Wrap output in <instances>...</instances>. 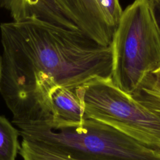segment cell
<instances>
[{
  "mask_svg": "<svg viewBox=\"0 0 160 160\" xmlns=\"http://www.w3.org/2000/svg\"><path fill=\"white\" fill-rule=\"evenodd\" d=\"M0 31V93L16 126L39 121L54 88L112 76L111 46H102L81 31L32 18L2 23Z\"/></svg>",
  "mask_w": 160,
  "mask_h": 160,
  "instance_id": "cell-1",
  "label": "cell"
},
{
  "mask_svg": "<svg viewBox=\"0 0 160 160\" xmlns=\"http://www.w3.org/2000/svg\"><path fill=\"white\" fill-rule=\"evenodd\" d=\"M112 79L132 94L160 69V30L151 0H134L122 11L112 42Z\"/></svg>",
  "mask_w": 160,
  "mask_h": 160,
  "instance_id": "cell-2",
  "label": "cell"
},
{
  "mask_svg": "<svg viewBox=\"0 0 160 160\" xmlns=\"http://www.w3.org/2000/svg\"><path fill=\"white\" fill-rule=\"evenodd\" d=\"M77 90L86 118L160 152V117L118 88L111 76L94 78Z\"/></svg>",
  "mask_w": 160,
  "mask_h": 160,
  "instance_id": "cell-3",
  "label": "cell"
},
{
  "mask_svg": "<svg viewBox=\"0 0 160 160\" xmlns=\"http://www.w3.org/2000/svg\"><path fill=\"white\" fill-rule=\"evenodd\" d=\"M74 18L80 31L96 41L110 37L114 29L103 12L99 0H59Z\"/></svg>",
  "mask_w": 160,
  "mask_h": 160,
  "instance_id": "cell-4",
  "label": "cell"
},
{
  "mask_svg": "<svg viewBox=\"0 0 160 160\" xmlns=\"http://www.w3.org/2000/svg\"><path fill=\"white\" fill-rule=\"evenodd\" d=\"M77 88L58 86L51 91L52 119L47 122L67 124L83 122L86 119L84 110Z\"/></svg>",
  "mask_w": 160,
  "mask_h": 160,
  "instance_id": "cell-5",
  "label": "cell"
},
{
  "mask_svg": "<svg viewBox=\"0 0 160 160\" xmlns=\"http://www.w3.org/2000/svg\"><path fill=\"white\" fill-rule=\"evenodd\" d=\"M19 153L23 160H92L43 142L22 139Z\"/></svg>",
  "mask_w": 160,
  "mask_h": 160,
  "instance_id": "cell-6",
  "label": "cell"
},
{
  "mask_svg": "<svg viewBox=\"0 0 160 160\" xmlns=\"http://www.w3.org/2000/svg\"><path fill=\"white\" fill-rule=\"evenodd\" d=\"M131 95L137 102L160 117V69L148 74Z\"/></svg>",
  "mask_w": 160,
  "mask_h": 160,
  "instance_id": "cell-7",
  "label": "cell"
},
{
  "mask_svg": "<svg viewBox=\"0 0 160 160\" xmlns=\"http://www.w3.org/2000/svg\"><path fill=\"white\" fill-rule=\"evenodd\" d=\"M19 136V129L0 115V160H16L21 148Z\"/></svg>",
  "mask_w": 160,
  "mask_h": 160,
  "instance_id": "cell-8",
  "label": "cell"
},
{
  "mask_svg": "<svg viewBox=\"0 0 160 160\" xmlns=\"http://www.w3.org/2000/svg\"><path fill=\"white\" fill-rule=\"evenodd\" d=\"M99 2L107 19L116 29L123 11L119 0H99Z\"/></svg>",
  "mask_w": 160,
  "mask_h": 160,
  "instance_id": "cell-9",
  "label": "cell"
},
{
  "mask_svg": "<svg viewBox=\"0 0 160 160\" xmlns=\"http://www.w3.org/2000/svg\"><path fill=\"white\" fill-rule=\"evenodd\" d=\"M152 9L158 26L160 30V0H151Z\"/></svg>",
  "mask_w": 160,
  "mask_h": 160,
  "instance_id": "cell-10",
  "label": "cell"
},
{
  "mask_svg": "<svg viewBox=\"0 0 160 160\" xmlns=\"http://www.w3.org/2000/svg\"><path fill=\"white\" fill-rule=\"evenodd\" d=\"M2 56L0 55V86L2 77Z\"/></svg>",
  "mask_w": 160,
  "mask_h": 160,
  "instance_id": "cell-11",
  "label": "cell"
},
{
  "mask_svg": "<svg viewBox=\"0 0 160 160\" xmlns=\"http://www.w3.org/2000/svg\"><path fill=\"white\" fill-rule=\"evenodd\" d=\"M6 0H0V8H4Z\"/></svg>",
  "mask_w": 160,
  "mask_h": 160,
  "instance_id": "cell-12",
  "label": "cell"
}]
</instances>
